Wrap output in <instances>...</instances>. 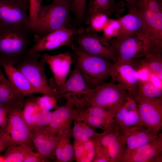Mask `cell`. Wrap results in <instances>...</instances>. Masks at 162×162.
I'll return each instance as SVG.
<instances>
[{
  "mask_svg": "<svg viewBox=\"0 0 162 162\" xmlns=\"http://www.w3.org/2000/svg\"><path fill=\"white\" fill-rule=\"evenodd\" d=\"M70 47L74 52L75 65L88 87L94 88L110 76L114 62L86 53L73 42Z\"/></svg>",
  "mask_w": 162,
  "mask_h": 162,
  "instance_id": "1",
  "label": "cell"
},
{
  "mask_svg": "<svg viewBox=\"0 0 162 162\" xmlns=\"http://www.w3.org/2000/svg\"><path fill=\"white\" fill-rule=\"evenodd\" d=\"M70 4L53 1L48 4L41 5L36 26L32 31L35 38H41L63 28H68L71 21Z\"/></svg>",
  "mask_w": 162,
  "mask_h": 162,
  "instance_id": "2",
  "label": "cell"
},
{
  "mask_svg": "<svg viewBox=\"0 0 162 162\" xmlns=\"http://www.w3.org/2000/svg\"><path fill=\"white\" fill-rule=\"evenodd\" d=\"M45 63L39 52H38L31 56L25 55L15 62L14 65L40 94L57 99L59 97L57 91L47 82L45 73Z\"/></svg>",
  "mask_w": 162,
  "mask_h": 162,
  "instance_id": "3",
  "label": "cell"
},
{
  "mask_svg": "<svg viewBox=\"0 0 162 162\" xmlns=\"http://www.w3.org/2000/svg\"><path fill=\"white\" fill-rule=\"evenodd\" d=\"M131 95L124 86L111 81L104 82L93 89L85 101L114 113L116 110Z\"/></svg>",
  "mask_w": 162,
  "mask_h": 162,
  "instance_id": "4",
  "label": "cell"
},
{
  "mask_svg": "<svg viewBox=\"0 0 162 162\" xmlns=\"http://www.w3.org/2000/svg\"><path fill=\"white\" fill-rule=\"evenodd\" d=\"M31 32L11 27H0V57L14 62L26 54Z\"/></svg>",
  "mask_w": 162,
  "mask_h": 162,
  "instance_id": "5",
  "label": "cell"
},
{
  "mask_svg": "<svg viewBox=\"0 0 162 162\" xmlns=\"http://www.w3.org/2000/svg\"><path fill=\"white\" fill-rule=\"evenodd\" d=\"M114 49L116 62H122L144 57L153 40L147 34L140 33L121 40H107Z\"/></svg>",
  "mask_w": 162,
  "mask_h": 162,
  "instance_id": "6",
  "label": "cell"
},
{
  "mask_svg": "<svg viewBox=\"0 0 162 162\" xmlns=\"http://www.w3.org/2000/svg\"><path fill=\"white\" fill-rule=\"evenodd\" d=\"M29 0H0V27H11L27 31L29 28Z\"/></svg>",
  "mask_w": 162,
  "mask_h": 162,
  "instance_id": "7",
  "label": "cell"
},
{
  "mask_svg": "<svg viewBox=\"0 0 162 162\" xmlns=\"http://www.w3.org/2000/svg\"><path fill=\"white\" fill-rule=\"evenodd\" d=\"M80 49L89 54L116 62L114 49L108 40L94 31L85 30L75 35L73 42Z\"/></svg>",
  "mask_w": 162,
  "mask_h": 162,
  "instance_id": "8",
  "label": "cell"
},
{
  "mask_svg": "<svg viewBox=\"0 0 162 162\" xmlns=\"http://www.w3.org/2000/svg\"><path fill=\"white\" fill-rule=\"evenodd\" d=\"M141 15L149 36L162 43V2L161 0H136L133 6Z\"/></svg>",
  "mask_w": 162,
  "mask_h": 162,
  "instance_id": "9",
  "label": "cell"
},
{
  "mask_svg": "<svg viewBox=\"0 0 162 162\" xmlns=\"http://www.w3.org/2000/svg\"><path fill=\"white\" fill-rule=\"evenodd\" d=\"M85 31L83 27L63 28L52 32L41 38H35V43L29 48L26 55L53 50L60 47L71 46L74 36Z\"/></svg>",
  "mask_w": 162,
  "mask_h": 162,
  "instance_id": "10",
  "label": "cell"
},
{
  "mask_svg": "<svg viewBox=\"0 0 162 162\" xmlns=\"http://www.w3.org/2000/svg\"><path fill=\"white\" fill-rule=\"evenodd\" d=\"M142 69L140 60L116 62L112 65L110 77L112 81L125 86L133 97L141 80L139 73Z\"/></svg>",
  "mask_w": 162,
  "mask_h": 162,
  "instance_id": "11",
  "label": "cell"
},
{
  "mask_svg": "<svg viewBox=\"0 0 162 162\" xmlns=\"http://www.w3.org/2000/svg\"><path fill=\"white\" fill-rule=\"evenodd\" d=\"M23 101L13 106L8 116L4 130L10 136L12 143H23L30 146L32 133L22 115Z\"/></svg>",
  "mask_w": 162,
  "mask_h": 162,
  "instance_id": "12",
  "label": "cell"
},
{
  "mask_svg": "<svg viewBox=\"0 0 162 162\" xmlns=\"http://www.w3.org/2000/svg\"><path fill=\"white\" fill-rule=\"evenodd\" d=\"M73 56L69 52L54 55L45 53L41 56L45 63L49 65L53 74V83L50 85L56 90L59 95L70 72L73 61Z\"/></svg>",
  "mask_w": 162,
  "mask_h": 162,
  "instance_id": "13",
  "label": "cell"
},
{
  "mask_svg": "<svg viewBox=\"0 0 162 162\" xmlns=\"http://www.w3.org/2000/svg\"><path fill=\"white\" fill-rule=\"evenodd\" d=\"M137 104L143 126L158 134L162 128V98H143Z\"/></svg>",
  "mask_w": 162,
  "mask_h": 162,
  "instance_id": "14",
  "label": "cell"
},
{
  "mask_svg": "<svg viewBox=\"0 0 162 162\" xmlns=\"http://www.w3.org/2000/svg\"><path fill=\"white\" fill-rule=\"evenodd\" d=\"M108 153L111 162H121L126 147L125 138L118 125L114 121L98 139Z\"/></svg>",
  "mask_w": 162,
  "mask_h": 162,
  "instance_id": "15",
  "label": "cell"
},
{
  "mask_svg": "<svg viewBox=\"0 0 162 162\" xmlns=\"http://www.w3.org/2000/svg\"><path fill=\"white\" fill-rule=\"evenodd\" d=\"M162 134L153 141L133 149H126L121 162H162Z\"/></svg>",
  "mask_w": 162,
  "mask_h": 162,
  "instance_id": "16",
  "label": "cell"
},
{
  "mask_svg": "<svg viewBox=\"0 0 162 162\" xmlns=\"http://www.w3.org/2000/svg\"><path fill=\"white\" fill-rule=\"evenodd\" d=\"M67 100L66 104L58 106L52 112V117L47 128L52 132L60 134L70 132L73 121L76 120L78 115L72 98L68 95L64 96Z\"/></svg>",
  "mask_w": 162,
  "mask_h": 162,
  "instance_id": "17",
  "label": "cell"
},
{
  "mask_svg": "<svg viewBox=\"0 0 162 162\" xmlns=\"http://www.w3.org/2000/svg\"><path fill=\"white\" fill-rule=\"evenodd\" d=\"M128 9L129 11L128 14L117 18L120 28L118 35L115 38L121 40L140 33L148 35L147 27L139 12L134 7H128Z\"/></svg>",
  "mask_w": 162,
  "mask_h": 162,
  "instance_id": "18",
  "label": "cell"
},
{
  "mask_svg": "<svg viewBox=\"0 0 162 162\" xmlns=\"http://www.w3.org/2000/svg\"><path fill=\"white\" fill-rule=\"evenodd\" d=\"M32 141L38 152L46 160L55 155V151L60 136L52 132L46 126L32 132Z\"/></svg>",
  "mask_w": 162,
  "mask_h": 162,
  "instance_id": "19",
  "label": "cell"
},
{
  "mask_svg": "<svg viewBox=\"0 0 162 162\" xmlns=\"http://www.w3.org/2000/svg\"><path fill=\"white\" fill-rule=\"evenodd\" d=\"M14 62L0 57V66L4 70L8 80L25 97L33 93H40L30 82L25 75L14 65Z\"/></svg>",
  "mask_w": 162,
  "mask_h": 162,
  "instance_id": "20",
  "label": "cell"
},
{
  "mask_svg": "<svg viewBox=\"0 0 162 162\" xmlns=\"http://www.w3.org/2000/svg\"><path fill=\"white\" fill-rule=\"evenodd\" d=\"M93 89L88 87L79 70L75 65L59 95H68L76 100H84L89 97Z\"/></svg>",
  "mask_w": 162,
  "mask_h": 162,
  "instance_id": "21",
  "label": "cell"
},
{
  "mask_svg": "<svg viewBox=\"0 0 162 162\" xmlns=\"http://www.w3.org/2000/svg\"><path fill=\"white\" fill-rule=\"evenodd\" d=\"M114 119L120 128L143 126L140 118L137 102L132 95L116 110Z\"/></svg>",
  "mask_w": 162,
  "mask_h": 162,
  "instance_id": "22",
  "label": "cell"
},
{
  "mask_svg": "<svg viewBox=\"0 0 162 162\" xmlns=\"http://www.w3.org/2000/svg\"><path fill=\"white\" fill-rule=\"evenodd\" d=\"M119 128L125 138L126 149H134L152 142L158 136L159 134H155L144 126Z\"/></svg>",
  "mask_w": 162,
  "mask_h": 162,
  "instance_id": "23",
  "label": "cell"
},
{
  "mask_svg": "<svg viewBox=\"0 0 162 162\" xmlns=\"http://www.w3.org/2000/svg\"><path fill=\"white\" fill-rule=\"evenodd\" d=\"M140 62L143 69L147 70L162 81V43L153 41Z\"/></svg>",
  "mask_w": 162,
  "mask_h": 162,
  "instance_id": "24",
  "label": "cell"
},
{
  "mask_svg": "<svg viewBox=\"0 0 162 162\" xmlns=\"http://www.w3.org/2000/svg\"><path fill=\"white\" fill-rule=\"evenodd\" d=\"M125 3L122 1L90 0L85 16L94 13H101L108 16L115 15L118 18L125 9Z\"/></svg>",
  "mask_w": 162,
  "mask_h": 162,
  "instance_id": "25",
  "label": "cell"
},
{
  "mask_svg": "<svg viewBox=\"0 0 162 162\" xmlns=\"http://www.w3.org/2000/svg\"><path fill=\"white\" fill-rule=\"evenodd\" d=\"M24 97L6 78L0 66V104L14 105Z\"/></svg>",
  "mask_w": 162,
  "mask_h": 162,
  "instance_id": "26",
  "label": "cell"
},
{
  "mask_svg": "<svg viewBox=\"0 0 162 162\" xmlns=\"http://www.w3.org/2000/svg\"><path fill=\"white\" fill-rule=\"evenodd\" d=\"M55 151L57 161L60 162H71L74 159L73 145L70 140V132L60 134Z\"/></svg>",
  "mask_w": 162,
  "mask_h": 162,
  "instance_id": "27",
  "label": "cell"
},
{
  "mask_svg": "<svg viewBox=\"0 0 162 162\" xmlns=\"http://www.w3.org/2000/svg\"><path fill=\"white\" fill-rule=\"evenodd\" d=\"M133 97L137 102L145 98H162V89L149 80H141Z\"/></svg>",
  "mask_w": 162,
  "mask_h": 162,
  "instance_id": "28",
  "label": "cell"
},
{
  "mask_svg": "<svg viewBox=\"0 0 162 162\" xmlns=\"http://www.w3.org/2000/svg\"><path fill=\"white\" fill-rule=\"evenodd\" d=\"M3 156L4 162H23L32 150L28 145L12 143L6 148Z\"/></svg>",
  "mask_w": 162,
  "mask_h": 162,
  "instance_id": "29",
  "label": "cell"
},
{
  "mask_svg": "<svg viewBox=\"0 0 162 162\" xmlns=\"http://www.w3.org/2000/svg\"><path fill=\"white\" fill-rule=\"evenodd\" d=\"M76 104L88 114L101 119L109 125L114 121V114L102 108L89 104L85 102L78 103Z\"/></svg>",
  "mask_w": 162,
  "mask_h": 162,
  "instance_id": "30",
  "label": "cell"
},
{
  "mask_svg": "<svg viewBox=\"0 0 162 162\" xmlns=\"http://www.w3.org/2000/svg\"><path fill=\"white\" fill-rule=\"evenodd\" d=\"M108 16L101 13H94L85 17V22L87 25L86 31L99 32L102 31L109 18Z\"/></svg>",
  "mask_w": 162,
  "mask_h": 162,
  "instance_id": "31",
  "label": "cell"
},
{
  "mask_svg": "<svg viewBox=\"0 0 162 162\" xmlns=\"http://www.w3.org/2000/svg\"><path fill=\"white\" fill-rule=\"evenodd\" d=\"M35 100L36 99L27 100L24 104L22 112L23 117L31 132L33 128V118L41 110L36 105Z\"/></svg>",
  "mask_w": 162,
  "mask_h": 162,
  "instance_id": "32",
  "label": "cell"
},
{
  "mask_svg": "<svg viewBox=\"0 0 162 162\" xmlns=\"http://www.w3.org/2000/svg\"><path fill=\"white\" fill-rule=\"evenodd\" d=\"M52 117V112L46 109H42L37 113L33 119V128L32 132L36 129L48 125Z\"/></svg>",
  "mask_w": 162,
  "mask_h": 162,
  "instance_id": "33",
  "label": "cell"
},
{
  "mask_svg": "<svg viewBox=\"0 0 162 162\" xmlns=\"http://www.w3.org/2000/svg\"><path fill=\"white\" fill-rule=\"evenodd\" d=\"M86 0H72L71 11L74 14L75 21L81 23L84 20L86 14Z\"/></svg>",
  "mask_w": 162,
  "mask_h": 162,
  "instance_id": "34",
  "label": "cell"
},
{
  "mask_svg": "<svg viewBox=\"0 0 162 162\" xmlns=\"http://www.w3.org/2000/svg\"><path fill=\"white\" fill-rule=\"evenodd\" d=\"M120 24L118 19H109L102 31L103 37L106 39L116 38L118 34Z\"/></svg>",
  "mask_w": 162,
  "mask_h": 162,
  "instance_id": "35",
  "label": "cell"
},
{
  "mask_svg": "<svg viewBox=\"0 0 162 162\" xmlns=\"http://www.w3.org/2000/svg\"><path fill=\"white\" fill-rule=\"evenodd\" d=\"M35 102L40 110L46 109L50 110L58 106L57 98L48 94H43L42 96L37 98L36 99Z\"/></svg>",
  "mask_w": 162,
  "mask_h": 162,
  "instance_id": "36",
  "label": "cell"
},
{
  "mask_svg": "<svg viewBox=\"0 0 162 162\" xmlns=\"http://www.w3.org/2000/svg\"><path fill=\"white\" fill-rule=\"evenodd\" d=\"M43 0H29V28L32 32L36 24L38 12Z\"/></svg>",
  "mask_w": 162,
  "mask_h": 162,
  "instance_id": "37",
  "label": "cell"
},
{
  "mask_svg": "<svg viewBox=\"0 0 162 162\" xmlns=\"http://www.w3.org/2000/svg\"><path fill=\"white\" fill-rule=\"evenodd\" d=\"M92 162H111L108 153L100 145L98 139L96 141L95 154Z\"/></svg>",
  "mask_w": 162,
  "mask_h": 162,
  "instance_id": "38",
  "label": "cell"
},
{
  "mask_svg": "<svg viewBox=\"0 0 162 162\" xmlns=\"http://www.w3.org/2000/svg\"><path fill=\"white\" fill-rule=\"evenodd\" d=\"M15 104L13 105L0 104V128H1L4 129L5 128L7 122L8 116L9 112L11 107Z\"/></svg>",
  "mask_w": 162,
  "mask_h": 162,
  "instance_id": "39",
  "label": "cell"
},
{
  "mask_svg": "<svg viewBox=\"0 0 162 162\" xmlns=\"http://www.w3.org/2000/svg\"><path fill=\"white\" fill-rule=\"evenodd\" d=\"M73 145L74 159L77 162H80L84 157L85 154V149L83 143L80 141H74Z\"/></svg>",
  "mask_w": 162,
  "mask_h": 162,
  "instance_id": "40",
  "label": "cell"
},
{
  "mask_svg": "<svg viewBox=\"0 0 162 162\" xmlns=\"http://www.w3.org/2000/svg\"><path fill=\"white\" fill-rule=\"evenodd\" d=\"M12 143L10 136L4 129H0V153Z\"/></svg>",
  "mask_w": 162,
  "mask_h": 162,
  "instance_id": "41",
  "label": "cell"
},
{
  "mask_svg": "<svg viewBox=\"0 0 162 162\" xmlns=\"http://www.w3.org/2000/svg\"><path fill=\"white\" fill-rule=\"evenodd\" d=\"M75 121L73 128L72 134L75 141H80L83 133V129L80 121L78 120Z\"/></svg>",
  "mask_w": 162,
  "mask_h": 162,
  "instance_id": "42",
  "label": "cell"
},
{
  "mask_svg": "<svg viewBox=\"0 0 162 162\" xmlns=\"http://www.w3.org/2000/svg\"><path fill=\"white\" fill-rule=\"evenodd\" d=\"M83 129V132L86 134L90 139L97 140L98 139L100 133L96 132L93 128L86 123L80 121Z\"/></svg>",
  "mask_w": 162,
  "mask_h": 162,
  "instance_id": "43",
  "label": "cell"
},
{
  "mask_svg": "<svg viewBox=\"0 0 162 162\" xmlns=\"http://www.w3.org/2000/svg\"><path fill=\"white\" fill-rule=\"evenodd\" d=\"M46 160L38 152L33 151L26 156L23 162H43Z\"/></svg>",
  "mask_w": 162,
  "mask_h": 162,
  "instance_id": "44",
  "label": "cell"
},
{
  "mask_svg": "<svg viewBox=\"0 0 162 162\" xmlns=\"http://www.w3.org/2000/svg\"><path fill=\"white\" fill-rule=\"evenodd\" d=\"M126 2L127 7L133 6L136 2V0H122Z\"/></svg>",
  "mask_w": 162,
  "mask_h": 162,
  "instance_id": "45",
  "label": "cell"
},
{
  "mask_svg": "<svg viewBox=\"0 0 162 162\" xmlns=\"http://www.w3.org/2000/svg\"><path fill=\"white\" fill-rule=\"evenodd\" d=\"M89 139V138L85 133L83 132L81 137L80 141L84 143L88 141Z\"/></svg>",
  "mask_w": 162,
  "mask_h": 162,
  "instance_id": "46",
  "label": "cell"
},
{
  "mask_svg": "<svg viewBox=\"0 0 162 162\" xmlns=\"http://www.w3.org/2000/svg\"><path fill=\"white\" fill-rule=\"evenodd\" d=\"M53 1H58L66 2L67 3L70 4L72 0H52Z\"/></svg>",
  "mask_w": 162,
  "mask_h": 162,
  "instance_id": "47",
  "label": "cell"
},
{
  "mask_svg": "<svg viewBox=\"0 0 162 162\" xmlns=\"http://www.w3.org/2000/svg\"><path fill=\"white\" fill-rule=\"evenodd\" d=\"M0 162H4V159L3 156H0Z\"/></svg>",
  "mask_w": 162,
  "mask_h": 162,
  "instance_id": "48",
  "label": "cell"
},
{
  "mask_svg": "<svg viewBox=\"0 0 162 162\" xmlns=\"http://www.w3.org/2000/svg\"></svg>",
  "mask_w": 162,
  "mask_h": 162,
  "instance_id": "49",
  "label": "cell"
}]
</instances>
